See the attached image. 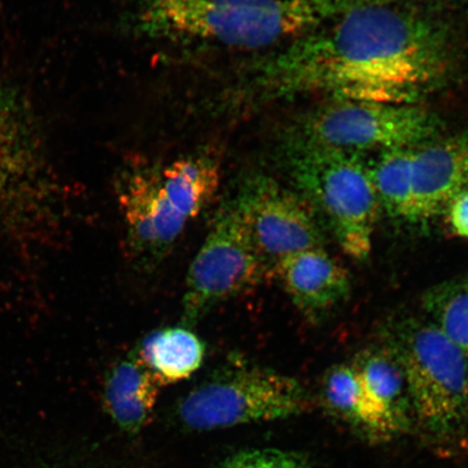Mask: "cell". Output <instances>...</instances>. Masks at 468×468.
<instances>
[{
  "label": "cell",
  "mask_w": 468,
  "mask_h": 468,
  "mask_svg": "<svg viewBox=\"0 0 468 468\" xmlns=\"http://www.w3.org/2000/svg\"><path fill=\"white\" fill-rule=\"evenodd\" d=\"M44 165V139L28 99L0 83V203L33 183Z\"/></svg>",
  "instance_id": "11"
},
{
  "label": "cell",
  "mask_w": 468,
  "mask_h": 468,
  "mask_svg": "<svg viewBox=\"0 0 468 468\" xmlns=\"http://www.w3.org/2000/svg\"><path fill=\"white\" fill-rule=\"evenodd\" d=\"M269 272L233 203H222L186 274L183 325L195 326L210 310L254 288Z\"/></svg>",
  "instance_id": "7"
},
{
  "label": "cell",
  "mask_w": 468,
  "mask_h": 468,
  "mask_svg": "<svg viewBox=\"0 0 468 468\" xmlns=\"http://www.w3.org/2000/svg\"><path fill=\"white\" fill-rule=\"evenodd\" d=\"M271 277L310 319H319L347 301L351 278L346 268L324 248L309 249L279 261Z\"/></svg>",
  "instance_id": "12"
},
{
  "label": "cell",
  "mask_w": 468,
  "mask_h": 468,
  "mask_svg": "<svg viewBox=\"0 0 468 468\" xmlns=\"http://www.w3.org/2000/svg\"><path fill=\"white\" fill-rule=\"evenodd\" d=\"M312 400L294 378L233 356L178 406L181 422L208 431L305 413Z\"/></svg>",
  "instance_id": "5"
},
{
  "label": "cell",
  "mask_w": 468,
  "mask_h": 468,
  "mask_svg": "<svg viewBox=\"0 0 468 468\" xmlns=\"http://www.w3.org/2000/svg\"><path fill=\"white\" fill-rule=\"evenodd\" d=\"M456 58L443 22L398 0L374 3L292 40L251 69L241 90L259 102L322 96L418 104L448 83Z\"/></svg>",
  "instance_id": "1"
},
{
  "label": "cell",
  "mask_w": 468,
  "mask_h": 468,
  "mask_svg": "<svg viewBox=\"0 0 468 468\" xmlns=\"http://www.w3.org/2000/svg\"><path fill=\"white\" fill-rule=\"evenodd\" d=\"M467 191L468 124L415 149L411 224L439 218Z\"/></svg>",
  "instance_id": "10"
},
{
  "label": "cell",
  "mask_w": 468,
  "mask_h": 468,
  "mask_svg": "<svg viewBox=\"0 0 468 468\" xmlns=\"http://www.w3.org/2000/svg\"><path fill=\"white\" fill-rule=\"evenodd\" d=\"M390 333L388 348L399 362L415 419L436 436L468 423V356L429 319L410 318Z\"/></svg>",
  "instance_id": "4"
},
{
  "label": "cell",
  "mask_w": 468,
  "mask_h": 468,
  "mask_svg": "<svg viewBox=\"0 0 468 468\" xmlns=\"http://www.w3.org/2000/svg\"><path fill=\"white\" fill-rule=\"evenodd\" d=\"M116 193L133 259L140 267L155 268L171 253L188 220L169 202L160 167L122 175Z\"/></svg>",
  "instance_id": "9"
},
{
  "label": "cell",
  "mask_w": 468,
  "mask_h": 468,
  "mask_svg": "<svg viewBox=\"0 0 468 468\" xmlns=\"http://www.w3.org/2000/svg\"><path fill=\"white\" fill-rule=\"evenodd\" d=\"M353 366L358 370L374 399L393 419L398 429L407 431L414 417L405 374L388 347L366 350Z\"/></svg>",
  "instance_id": "17"
},
{
  "label": "cell",
  "mask_w": 468,
  "mask_h": 468,
  "mask_svg": "<svg viewBox=\"0 0 468 468\" xmlns=\"http://www.w3.org/2000/svg\"><path fill=\"white\" fill-rule=\"evenodd\" d=\"M295 191L329 227L339 248L364 261L372 250L380 213L368 164L360 154L292 133L283 152Z\"/></svg>",
  "instance_id": "3"
},
{
  "label": "cell",
  "mask_w": 468,
  "mask_h": 468,
  "mask_svg": "<svg viewBox=\"0 0 468 468\" xmlns=\"http://www.w3.org/2000/svg\"><path fill=\"white\" fill-rule=\"evenodd\" d=\"M134 350L162 386L189 378L207 355L202 339L183 324L149 333Z\"/></svg>",
  "instance_id": "15"
},
{
  "label": "cell",
  "mask_w": 468,
  "mask_h": 468,
  "mask_svg": "<svg viewBox=\"0 0 468 468\" xmlns=\"http://www.w3.org/2000/svg\"><path fill=\"white\" fill-rule=\"evenodd\" d=\"M422 307L426 318L468 356V272L427 290Z\"/></svg>",
  "instance_id": "19"
},
{
  "label": "cell",
  "mask_w": 468,
  "mask_h": 468,
  "mask_svg": "<svg viewBox=\"0 0 468 468\" xmlns=\"http://www.w3.org/2000/svg\"><path fill=\"white\" fill-rule=\"evenodd\" d=\"M441 122L415 103L327 101L301 122L295 134L362 154L415 149L439 137Z\"/></svg>",
  "instance_id": "6"
},
{
  "label": "cell",
  "mask_w": 468,
  "mask_h": 468,
  "mask_svg": "<svg viewBox=\"0 0 468 468\" xmlns=\"http://www.w3.org/2000/svg\"><path fill=\"white\" fill-rule=\"evenodd\" d=\"M415 149L378 152L368 164L380 210L397 220L411 222Z\"/></svg>",
  "instance_id": "18"
},
{
  "label": "cell",
  "mask_w": 468,
  "mask_h": 468,
  "mask_svg": "<svg viewBox=\"0 0 468 468\" xmlns=\"http://www.w3.org/2000/svg\"><path fill=\"white\" fill-rule=\"evenodd\" d=\"M161 388L133 348L105 378L104 408L122 431L137 434L154 419Z\"/></svg>",
  "instance_id": "13"
},
{
  "label": "cell",
  "mask_w": 468,
  "mask_h": 468,
  "mask_svg": "<svg viewBox=\"0 0 468 468\" xmlns=\"http://www.w3.org/2000/svg\"><path fill=\"white\" fill-rule=\"evenodd\" d=\"M443 215L452 233L468 241V191L456 197Z\"/></svg>",
  "instance_id": "21"
},
{
  "label": "cell",
  "mask_w": 468,
  "mask_h": 468,
  "mask_svg": "<svg viewBox=\"0 0 468 468\" xmlns=\"http://www.w3.org/2000/svg\"><path fill=\"white\" fill-rule=\"evenodd\" d=\"M230 200L269 276L286 257L324 248L322 221L312 205L269 176H248Z\"/></svg>",
  "instance_id": "8"
},
{
  "label": "cell",
  "mask_w": 468,
  "mask_h": 468,
  "mask_svg": "<svg viewBox=\"0 0 468 468\" xmlns=\"http://www.w3.org/2000/svg\"><path fill=\"white\" fill-rule=\"evenodd\" d=\"M322 399L333 415L367 437L383 441L401 434L353 365L330 368L322 382Z\"/></svg>",
  "instance_id": "14"
},
{
  "label": "cell",
  "mask_w": 468,
  "mask_h": 468,
  "mask_svg": "<svg viewBox=\"0 0 468 468\" xmlns=\"http://www.w3.org/2000/svg\"><path fill=\"white\" fill-rule=\"evenodd\" d=\"M384 0H154L157 27L241 48L292 42L349 11ZM388 2V0H385Z\"/></svg>",
  "instance_id": "2"
},
{
  "label": "cell",
  "mask_w": 468,
  "mask_h": 468,
  "mask_svg": "<svg viewBox=\"0 0 468 468\" xmlns=\"http://www.w3.org/2000/svg\"><path fill=\"white\" fill-rule=\"evenodd\" d=\"M160 172L169 202L186 220L207 207L220 184L219 164L207 154L181 157L160 167Z\"/></svg>",
  "instance_id": "16"
},
{
  "label": "cell",
  "mask_w": 468,
  "mask_h": 468,
  "mask_svg": "<svg viewBox=\"0 0 468 468\" xmlns=\"http://www.w3.org/2000/svg\"><path fill=\"white\" fill-rule=\"evenodd\" d=\"M222 468H310L301 453L263 448L245 450L230 456Z\"/></svg>",
  "instance_id": "20"
}]
</instances>
